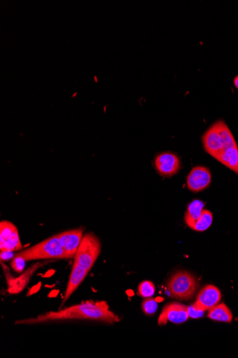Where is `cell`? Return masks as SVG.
I'll return each instance as SVG.
<instances>
[{
    "mask_svg": "<svg viewBox=\"0 0 238 358\" xmlns=\"http://www.w3.org/2000/svg\"><path fill=\"white\" fill-rule=\"evenodd\" d=\"M76 320L99 321L107 324H113L120 321L118 316L110 311L107 302L87 301L65 309L48 312L35 318L17 321L15 325H36Z\"/></svg>",
    "mask_w": 238,
    "mask_h": 358,
    "instance_id": "6da1fadb",
    "label": "cell"
},
{
    "mask_svg": "<svg viewBox=\"0 0 238 358\" xmlns=\"http://www.w3.org/2000/svg\"><path fill=\"white\" fill-rule=\"evenodd\" d=\"M26 262L38 260L67 259L57 235L43 240L30 248L16 253Z\"/></svg>",
    "mask_w": 238,
    "mask_h": 358,
    "instance_id": "7a4b0ae2",
    "label": "cell"
},
{
    "mask_svg": "<svg viewBox=\"0 0 238 358\" xmlns=\"http://www.w3.org/2000/svg\"><path fill=\"white\" fill-rule=\"evenodd\" d=\"M199 286L194 275L188 272L175 273L167 284V290L172 298L180 301H190L193 298Z\"/></svg>",
    "mask_w": 238,
    "mask_h": 358,
    "instance_id": "3957f363",
    "label": "cell"
},
{
    "mask_svg": "<svg viewBox=\"0 0 238 358\" xmlns=\"http://www.w3.org/2000/svg\"><path fill=\"white\" fill-rule=\"evenodd\" d=\"M101 251L102 245L99 239L93 233L84 234L74 262L90 271L98 259Z\"/></svg>",
    "mask_w": 238,
    "mask_h": 358,
    "instance_id": "277c9868",
    "label": "cell"
},
{
    "mask_svg": "<svg viewBox=\"0 0 238 358\" xmlns=\"http://www.w3.org/2000/svg\"><path fill=\"white\" fill-rule=\"evenodd\" d=\"M22 249L19 232L15 225L3 220L0 223V250L1 251L15 252Z\"/></svg>",
    "mask_w": 238,
    "mask_h": 358,
    "instance_id": "5b68a950",
    "label": "cell"
},
{
    "mask_svg": "<svg viewBox=\"0 0 238 358\" xmlns=\"http://www.w3.org/2000/svg\"><path fill=\"white\" fill-rule=\"evenodd\" d=\"M153 165L156 171L163 177H172L181 167L180 157L171 152H163L155 156Z\"/></svg>",
    "mask_w": 238,
    "mask_h": 358,
    "instance_id": "8992f818",
    "label": "cell"
},
{
    "mask_svg": "<svg viewBox=\"0 0 238 358\" xmlns=\"http://www.w3.org/2000/svg\"><path fill=\"white\" fill-rule=\"evenodd\" d=\"M57 235L67 259L74 258L83 239L84 229L81 228L67 230Z\"/></svg>",
    "mask_w": 238,
    "mask_h": 358,
    "instance_id": "52a82bcc",
    "label": "cell"
},
{
    "mask_svg": "<svg viewBox=\"0 0 238 358\" xmlns=\"http://www.w3.org/2000/svg\"><path fill=\"white\" fill-rule=\"evenodd\" d=\"M188 307L178 303H172L166 305L161 312L158 320L159 326H164L168 322L174 324H181L189 318Z\"/></svg>",
    "mask_w": 238,
    "mask_h": 358,
    "instance_id": "ba28073f",
    "label": "cell"
},
{
    "mask_svg": "<svg viewBox=\"0 0 238 358\" xmlns=\"http://www.w3.org/2000/svg\"><path fill=\"white\" fill-rule=\"evenodd\" d=\"M211 180V171L207 167H194L187 177V187L192 192H201L210 186Z\"/></svg>",
    "mask_w": 238,
    "mask_h": 358,
    "instance_id": "9c48e42d",
    "label": "cell"
},
{
    "mask_svg": "<svg viewBox=\"0 0 238 358\" xmlns=\"http://www.w3.org/2000/svg\"><path fill=\"white\" fill-rule=\"evenodd\" d=\"M222 295L216 286L208 285L201 290L197 296L196 301L193 306L196 309L208 311L213 307L219 304Z\"/></svg>",
    "mask_w": 238,
    "mask_h": 358,
    "instance_id": "30bf717a",
    "label": "cell"
},
{
    "mask_svg": "<svg viewBox=\"0 0 238 358\" xmlns=\"http://www.w3.org/2000/svg\"><path fill=\"white\" fill-rule=\"evenodd\" d=\"M202 142L206 152L217 160L222 151V140L216 122L203 134Z\"/></svg>",
    "mask_w": 238,
    "mask_h": 358,
    "instance_id": "8fae6325",
    "label": "cell"
},
{
    "mask_svg": "<svg viewBox=\"0 0 238 358\" xmlns=\"http://www.w3.org/2000/svg\"><path fill=\"white\" fill-rule=\"evenodd\" d=\"M89 273L88 270L84 269L82 266L74 262L72 272H71L70 276H69V282L67 283V289H66L65 293H64V300H63L62 304H61V308L65 304L66 302L69 300L73 293L77 291V288L82 284V282L84 281Z\"/></svg>",
    "mask_w": 238,
    "mask_h": 358,
    "instance_id": "7c38bea8",
    "label": "cell"
},
{
    "mask_svg": "<svg viewBox=\"0 0 238 358\" xmlns=\"http://www.w3.org/2000/svg\"><path fill=\"white\" fill-rule=\"evenodd\" d=\"M217 160L238 175V145L223 149Z\"/></svg>",
    "mask_w": 238,
    "mask_h": 358,
    "instance_id": "4fadbf2b",
    "label": "cell"
},
{
    "mask_svg": "<svg viewBox=\"0 0 238 358\" xmlns=\"http://www.w3.org/2000/svg\"><path fill=\"white\" fill-rule=\"evenodd\" d=\"M40 265V263H39V264H36L34 266L31 267L28 271L23 274L22 276H20V278H17V279L14 278H10L8 275H6L9 293H19V292L23 291V289L27 285L28 281L30 279L31 275L34 273V270L39 268Z\"/></svg>",
    "mask_w": 238,
    "mask_h": 358,
    "instance_id": "5bb4252c",
    "label": "cell"
},
{
    "mask_svg": "<svg viewBox=\"0 0 238 358\" xmlns=\"http://www.w3.org/2000/svg\"><path fill=\"white\" fill-rule=\"evenodd\" d=\"M204 208L205 203L200 200H193L188 205L185 215V222L189 228H193L197 220L201 218Z\"/></svg>",
    "mask_w": 238,
    "mask_h": 358,
    "instance_id": "9a60e30c",
    "label": "cell"
},
{
    "mask_svg": "<svg viewBox=\"0 0 238 358\" xmlns=\"http://www.w3.org/2000/svg\"><path fill=\"white\" fill-rule=\"evenodd\" d=\"M208 317L213 321L223 323H231L233 318L232 312L224 303L218 304L210 309Z\"/></svg>",
    "mask_w": 238,
    "mask_h": 358,
    "instance_id": "2e32d148",
    "label": "cell"
},
{
    "mask_svg": "<svg viewBox=\"0 0 238 358\" xmlns=\"http://www.w3.org/2000/svg\"><path fill=\"white\" fill-rule=\"evenodd\" d=\"M213 214L209 210H203L202 215L193 225L192 230L197 232H204L211 227L213 223Z\"/></svg>",
    "mask_w": 238,
    "mask_h": 358,
    "instance_id": "e0dca14e",
    "label": "cell"
},
{
    "mask_svg": "<svg viewBox=\"0 0 238 358\" xmlns=\"http://www.w3.org/2000/svg\"><path fill=\"white\" fill-rule=\"evenodd\" d=\"M138 294L143 298H152L154 296L155 287L152 282L145 281L140 283L138 288Z\"/></svg>",
    "mask_w": 238,
    "mask_h": 358,
    "instance_id": "ac0fdd59",
    "label": "cell"
},
{
    "mask_svg": "<svg viewBox=\"0 0 238 358\" xmlns=\"http://www.w3.org/2000/svg\"><path fill=\"white\" fill-rule=\"evenodd\" d=\"M158 303L152 298H145L144 301L142 302V310H143V313L148 316L154 315L158 310Z\"/></svg>",
    "mask_w": 238,
    "mask_h": 358,
    "instance_id": "d6986e66",
    "label": "cell"
},
{
    "mask_svg": "<svg viewBox=\"0 0 238 358\" xmlns=\"http://www.w3.org/2000/svg\"><path fill=\"white\" fill-rule=\"evenodd\" d=\"M26 261L21 257L15 254L11 261V267L16 273H21L24 269Z\"/></svg>",
    "mask_w": 238,
    "mask_h": 358,
    "instance_id": "ffe728a7",
    "label": "cell"
},
{
    "mask_svg": "<svg viewBox=\"0 0 238 358\" xmlns=\"http://www.w3.org/2000/svg\"><path fill=\"white\" fill-rule=\"evenodd\" d=\"M188 313L190 318H202L205 312L196 309L193 305H191V306L188 307Z\"/></svg>",
    "mask_w": 238,
    "mask_h": 358,
    "instance_id": "44dd1931",
    "label": "cell"
},
{
    "mask_svg": "<svg viewBox=\"0 0 238 358\" xmlns=\"http://www.w3.org/2000/svg\"><path fill=\"white\" fill-rule=\"evenodd\" d=\"M14 252L10 251H1L0 258L1 261H5V260H12L14 257Z\"/></svg>",
    "mask_w": 238,
    "mask_h": 358,
    "instance_id": "7402d4cb",
    "label": "cell"
},
{
    "mask_svg": "<svg viewBox=\"0 0 238 358\" xmlns=\"http://www.w3.org/2000/svg\"><path fill=\"white\" fill-rule=\"evenodd\" d=\"M233 83H234L235 87L238 89V75L236 76V77L234 78Z\"/></svg>",
    "mask_w": 238,
    "mask_h": 358,
    "instance_id": "603a6c76",
    "label": "cell"
}]
</instances>
